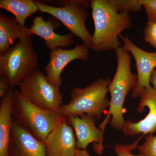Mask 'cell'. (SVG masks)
Returning a JSON list of instances; mask_svg holds the SVG:
<instances>
[{
    "mask_svg": "<svg viewBox=\"0 0 156 156\" xmlns=\"http://www.w3.org/2000/svg\"><path fill=\"white\" fill-rule=\"evenodd\" d=\"M90 7L95 26L91 49L101 53L120 48L121 42L118 37L132 26L131 15L117 12L108 0H92Z\"/></svg>",
    "mask_w": 156,
    "mask_h": 156,
    "instance_id": "cell-1",
    "label": "cell"
},
{
    "mask_svg": "<svg viewBox=\"0 0 156 156\" xmlns=\"http://www.w3.org/2000/svg\"><path fill=\"white\" fill-rule=\"evenodd\" d=\"M117 66L113 79L109 85L111 95L109 109L104 120L98 128L104 132L110 122L112 128L122 130L126 121L123 116V106L126 96L136 85L137 75L131 70V56L124 47L115 50Z\"/></svg>",
    "mask_w": 156,
    "mask_h": 156,
    "instance_id": "cell-2",
    "label": "cell"
},
{
    "mask_svg": "<svg viewBox=\"0 0 156 156\" xmlns=\"http://www.w3.org/2000/svg\"><path fill=\"white\" fill-rule=\"evenodd\" d=\"M111 81L110 77L100 78L85 88H73L70 91L69 102L62 105L58 112L65 118L87 114L96 120L99 119L109 107L107 93Z\"/></svg>",
    "mask_w": 156,
    "mask_h": 156,
    "instance_id": "cell-3",
    "label": "cell"
},
{
    "mask_svg": "<svg viewBox=\"0 0 156 156\" xmlns=\"http://www.w3.org/2000/svg\"><path fill=\"white\" fill-rule=\"evenodd\" d=\"M12 115L14 119L44 143L49 134L66 119L58 112L35 105L16 89L13 92Z\"/></svg>",
    "mask_w": 156,
    "mask_h": 156,
    "instance_id": "cell-4",
    "label": "cell"
},
{
    "mask_svg": "<svg viewBox=\"0 0 156 156\" xmlns=\"http://www.w3.org/2000/svg\"><path fill=\"white\" fill-rule=\"evenodd\" d=\"M39 64L31 36L22 38L5 53L0 54V76L6 79L14 89L37 69Z\"/></svg>",
    "mask_w": 156,
    "mask_h": 156,
    "instance_id": "cell-5",
    "label": "cell"
},
{
    "mask_svg": "<svg viewBox=\"0 0 156 156\" xmlns=\"http://www.w3.org/2000/svg\"><path fill=\"white\" fill-rule=\"evenodd\" d=\"M58 7L50 5L35 1L39 11L50 14L70 31L74 36L81 39L83 44L91 49L92 35L86 27V20L89 17L90 1L87 0L56 1Z\"/></svg>",
    "mask_w": 156,
    "mask_h": 156,
    "instance_id": "cell-6",
    "label": "cell"
},
{
    "mask_svg": "<svg viewBox=\"0 0 156 156\" xmlns=\"http://www.w3.org/2000/svg\"><path fill=\"white\" fill-rule=\"evenodd\" d=\"M17 87L25 98L41 108L58 112L62 105L63 96L60 87L50 83L46 74L38 69Z\"/></svg>",
    "mask_w": 156,
    "mask_h": 156,
    "instance_id": "cell-7",
    "label": "cell"
},
{
    "mask_svg": "<svg viewBox=\"0 0 156 156\" xmlns=\"http://www.w3.org/2000/svg\"><path fill=\"white\" fill-rule=\"evenodd\" d=\"M120 38L124 43V47L131 53L135 60L137 70V81L136 86L132 91L131 97L139 98L144 89L151 87L150 83L151 75L156 68V50L151 53L140 49L128 37L120 35Z\"/></svg>",
    "mask_w": 156,
    "mask_h": 156,
    "instance_id": "cell-8",
    "label": "cell"
},
{
    "mask_svg": "<svg viewBox=\"0 0 156 156\" xmlns=\"http://www.w3.org/2000/svg\"><path fill=\"white\" fill-rule=\"evenodd\" d=\"M139 98L140 101L136 111L142 113L145 108L147 107L149 112L144 119L136 122L129 119L126 121L122 131L126 136L153 134L156 131V88L151 86L144 89Z\"/></svg>",
    "mask_w": 156,
    "mask_h": 156,
    "instance_id": "cell-9",
    "label": "cell"
},
{
    "mask_svg": "<svg viewBox=\"0 0 156 156\" xmlns=\"http://www.w3.org/2000/svg\"><path fill=\"white\" fill-rule=\"evenodd\" d=\"M89 48L84 44L77 45L72 49L58 48L49 52V62L44 68L48 80L53 85L60 87L61 74L70 62L75 60L87 61L89 59Z\"/></svg>",
    "mask_w": 156,
    "mask_h": 156,
    "instance_id": "cell-10",
    "label": "cell"
},
{
    "mask_svg": "<svg viewBox=\"0 0 156 156\" xmlns=\"http://www.w3.org/2000/svg\"><path fill=\"white\" fill-rule=\"evenodd\" d=\"M66 120L74 131L78 148L87 149L88 146L93 143L95 152L101 155L105 149L103 144L104 133L95 126L96 120L87 114L79 116H71L66 118Z\"/></svg>",
    "mask_w": 156,
    "mask_h": 156,
    "instance_id": "cell-11",
    "label": "cell"
},
{
    "mask_svg": "<svg viewBox=\"0 0 156 156\" xmlns=\"http://www.w3.org/2000/svg\"><path fill=\"white\" fill-rule=\"evenodd\" d=\"M9 152L10 156H46L44 144L13 118Z\"/></svg>",
    "mask_w": 156,
    "mask_h": 156,
    "instance_id": "cell-12",
    "label": "cell"
},
{
    "mask_svg": "<svg viewBox=\"0 0 156 156\" xmlns=\"http://www.w3.org/2000/svg\"><path fill=\"white\" fill-rule=\"evenodd\" d=\"M74 132L66 119L55 128L44 143L46 156H75L78 148Z\"/></svg>",
    "mask_w": 156,
    "mask_h": 156,
    "instance_id": "cell-13",
    "label": "cell"
},
{
    "mask_svg": "<svg viewBox=\"0 0 156 156\" xmlns=\"http://www.w3.org/2000/svg\"><path fill=\"white\" fill-rule=\"evenodd\" d=\"M48 20L45 21L42 16H37L33 20L32 25L30 28L31 35H35L43 39L46 47L50 50L67 48L73 44L74 35L71 33L59 35L55 32L59 27L56 20Z\"/></svg>",
    "mask_w": 156,
    "mask_h": 156,
    "instance_id": "cell-14",
    "label": "cell"
},
{
    "mask_svg": "<svg viewBox=\"0 0 156 156\" xmlns=\"http://www.w3.org/2000/svg\"><path fill=\"white\" fill-rule=\"evenodd\" d=\"M14 89L10 88L0 101V156H10L9 145L13 123Z\"/></svg>",
    "mask_w": 156,
    "mask_h": 156,
    "instance_id": "cell-15",
    "label": "cell"
},
{
    "mask_svg": "<svg viewBox=\"0 0 156 156\" xmlns=\"http://www.w3.org/2000/svg\"><path fill=\"white\" fill-rule=\"evenodd\" d=\"M29 36L30 28L20 26L14 17L0 13V54L7 52L15 41Z\"/></svg>",
    "mask_w": 156,
    "mask_h": 156,
    "instance_id": "cell-16",
    "label": "cell"
},
{
    "mask_svg": "<svg viewBox=\"0 0 156 156\" xmlns=\"http://www.w3.org/2000/svg\"><path fill=\"white\" fill-rule=\"evenodd\" d=\"M0 8L13 14L22 27H26L27 17L39 11L35 1L32 0H1Z\"/></svg>",
    "mask_w": 156,
    "mask_h": 156,
    "instance_id": "cell-17",
    "label": "cell"
},
{
    "mask_svg": "<svg viewBox=\"0 0 156 156\" xmlns=\"http://www.w3.org/2000/svg\"><path fill=\"white\" fill-rule=\"evenodd\" d=\"M115 11L120 13L138 12L143 8L140 0H108Z\"/></svg>",
    "mask_w": 156,
    "mask_h": 156,
    "instance_id": "cell-18",
    "label": "cell"
},
{
    "mask_svg": "<svg viewBox=\"0 0 156 156\" xmlns=\"http://www.w3.org/2000/svg\"><path fill=\"white\" fill-rule=\"evenodd\" d=\"M139 154L142 156H156V135L149 134L145 141L140 146H137Z\"/></svg>",
    "mask_w": 156,
    "mask_h": 156,
    "instance_id": "cell-19",
    "label": "cell"
},
{
    "mask_svg": "<svg viewBox=\"0 0 156 156\" xmlns=\"http://www.w3.org/2000/svg\"><path fill=\"white\" fill-rule=\"evenodd\" d=\"M144 34L146 41L156 50V20L148 19Z\"/></svg>",
    "mask_w": 156,
    "mask_h": 156,
    "instance_id": "cell-20",
    "label": "cell"
},
{
    "mask_svg": "<svg viewBox=\"0 0 156 156\" xmlns=\"http://www.w3.org/2000/svg\"><path fill=\"white\" fill-rule=\"evenodd\" d=\"M140 139L136 142L130 145L126 144H117L115 146V153L117 156H142L140 154L135 155L131 153V151L137 148V143L139 142Z\"/></svg>",
    "mask_w": 156,
    "mask_h": 156,
    "instance_id": "cell-21",
    "label": "cell"
},
{
    "mask_svg": "<svg viewBox=\"0 0 156 156\" xmlns=\"http://www.w3.org/2000/svg\"><path fill=\"white\" fill-rule=\"evenodd\" d=\"M148 19L156 20V0H140Z\"/></svg>",
    "mask_w": 156,
    "mask_h": 156,
    "instance_id": "cell-22",
    "label": "cell"
},
{
    "mask_svg": "<svg viewBox=\"0 0 156 156\" xmlns=\"http://www.w3.org/2000/svg\"><path fill=\"white\" fill-rule=\"evenodd\" d=\"M11 88L9 81L2 77H0V97L2 98Z\"/></svg>",
    "mask_w": 156,
    "mask_h": 156,
    "instance_id": "cell-23",
    "label": "cell"
},
{
    "mask_svg": "<svg viewBox=\"0 0 156 156\" xmlns=\"http://www.w3.org/2000/svg\"><path fill=\"white\" fill-rule=\"evenodd\" d=\"M151 85H152V87L156 88V69H155L153 71L151 75L150 78Z\"/></svg>",
    "mask_w": 156,
    "mask_h": 156,
    "instance_id": "cell-24",
    "label": "cell"
},
{
    "mask_svg": "<svg viewBox=\"0 0 156 156\" xmlns=\"http://www.w3.org/2000/svg\"><path fill=\"white\" fill-rule=\"evenodd\" d=\"M75 156H91L87 149L81 150L78 149Z\"/></svg>",
    "mask_w": 156,
    "mask_h": 156,
    "instance_id": "cell-25",
    "label": "cell"
}]
</instances>
